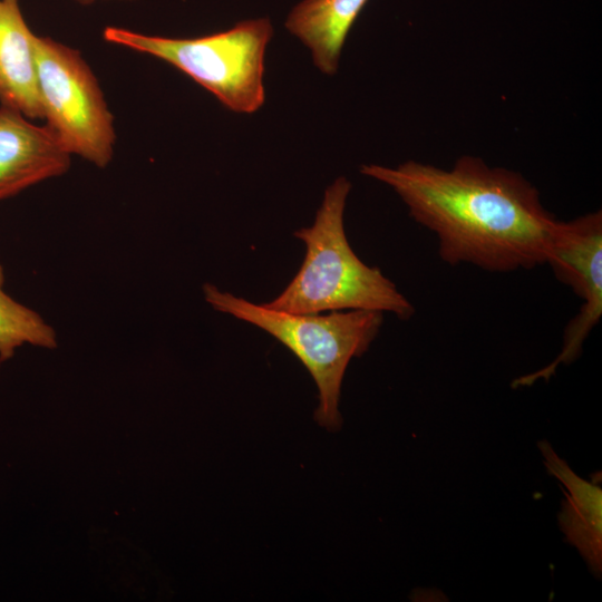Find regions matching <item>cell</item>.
<instances>
[{
    "instance_id": "cell-10",
    "label": "cell",
    "mask_w": 602,
    "mask_h": 602,
    "mask_svg": "<svg viewBox=\"0 0 602 602\" xmlns=\"http://www.w3.org/2000/svg\"><path fill=\"white\" fill-rule=\"evenodd\" d=\"M368 0H303L285 27L311 51L314 65L333 75L348 33Z\"/></svg>"
},
{
    "instance_id": "cell-9",
    "label": "cell",
    "mask_w": 602,
    "mask_h": 602,
    "mask_svg": "<svg viewBox=\"0 0 602 602\" xmlns=\"http://www.w3.org/2000/svg\"><path fill=\"white\" fill-rule=\"evenodd\" d=\"M37 39L19 0H0V106L32 120L41 119Z\"/></svg>"
},
{
    "instance_id": "cell-4",
    "label": "cell",
    "mask_w": 602,
    "mask_h": 602,
    "mask_svg": "<svg viewBox=\"0 0 602 602\" xmlns=\"http://www.w3.org/2000/svg\"><path fill=\"white\" fill-rule=\"evenodd\" d=\"M273 33L268 19L196 38H169L109 26L105 41L149 55L177 68L235 113H253L264 103V52Z\"/></svg>"
},
{
    "instance_id": "cell-6",
    "label": "cell",
    "mask_w": 602,
    "mask_h": 602,
    "mask_svg": "<svg viewBox=\"0 0 602 602\" xmlns=\"http://www.w3.org/2000/svg\"><path fill=\"white\" fill-rule=\"evenodd\" d=\"M545 263L555 276L582 300L576 315L564 330L563 346L544 368L516 378L514 388L550 380L561 365L573 362L602 315V212L586 213L572 221H556Z\"/></svg>"
},
{
    "instance_id": "cell-1",
    "label": "cell",
    "mask_w": 602,
    "mask_h": 602,
    "mask_svg": "<svg viewBox=\"0 0 602 602\" xmlns=\"http://www.w3.org/2000/svg\"><path fill=\"white\" fill-rule=\"evenodd\" d=\"M360 172L396 192L409 215L436 235L448 264L511 272L545 263L557 220L517 172L470 155L448 169L408 161L362 165Z\"/></svg>"
},
{
    "instance_id": "cell-3",
    "label": "cell",
    "mask_w": 602,
    "mask_h": 602,
    "mask_svg": "<svg viewBox=\"0 0 602 602\" xmlns=\"http://www.w3.org/2000/svg\"><path fill=\"white\" fill-rule=\"evenodd\" d=\"M205 301L264 330L285 346L308 369L319 391L315 420L333 430L341 425L339 398L349 361L369 348L382 324L376 310L295 314L252 303L211 283L203 285Z\"/></svg>"
},
{
    "instance_id": "cell-2",
    "label": "cell",
    "mask_w": 602,
    "mask_h": 602,
    "mask_svg": "<svg viewBox=\"0 0 602 602\" xmlns=\"http://www.w3.org/2000/svg\"><path fill=\"white\" fill-rule=\"evenodd\" d=\"M351 183L338 177L324 192L314 222L294 232L305 244L303 262L287 288L264 307L295 314L376 310L407 320L414 307L376 266L351 249L343 213Z\"/></svg>"
},
{
    "instance_id": "cell-11",
    "label": "cell",
    "mask_w": 602,
    "mask_h": 602,
    "mask_svg": "<svg viewBox=\"0 0 602 602\" xmlns=\"http://www.w3.org/2000/svg\"><path fill=\"white\" fill-rule=\"evenodd\" d=\"M23 344L52 349L57 334L38 312L7 293L0 263V361L11 358Z\"/></svg>"
},
{
    "instance_id": "cell-12",
    "label": "cell",
    "mask_w": 602,
    "mask_h": 602,
    "mask_svg": "<svg viewBox=\"0 0 602 602\" xmlns=\"http://www.w3.org/2000/svg\"><path fill=\"white\" fill-rule=\"evenodd\" d=\"M76 1H78L79 3H82V4H89V3L95 2L96 0H76Z\"/></svg>"
},
{
    "instance_id": "cell-5",
    "label": "cell",
    "mask_w": 602,
    "mask_h": 602,
    "mask_svg": "<svg viewBox=\"0 0 602 602\" xmlns=\"http://www.w3.org/2000/svg\"><path fill=\"white\" fill-rule=\"evenodd\" d=\"M37 74L43 125L71 157L106 167L116 143L114 117L80 52L38 36Z\"/></svg>"
},
{
    "instance_id": "cell-7",
    "label": "cell",
    "mask_w": 602,
    "mask_h": 602,
    "mask_svg": "<svg viewBox=\"0 0 602 602\" xmlns=\"http://www.w3.org/2000/svg\"><path fill=\"white\" fill-rule=\"evenodd\" d=\"M71 156L46 127L0 106V202L65 174Z\"/></svg>"
},
{
    "instance_id": "cell-8",
    "label": "cell",
    "mask_w": 602,
    "mask_h": 602,
    "mask_svg": "<svg viewBox=\"0 0 602 602\" xmlns=\"http://www.w3.org/2000/svg\"><path fill=\"white\" fill-rule=\"evenodd\" d=\"M547 473L564 487L557 515L565 541L576 548L595 579L602 576V488L601 474L590 482L580 477L552 445L537 443Z\"/></svg>"
}]
</instances>
